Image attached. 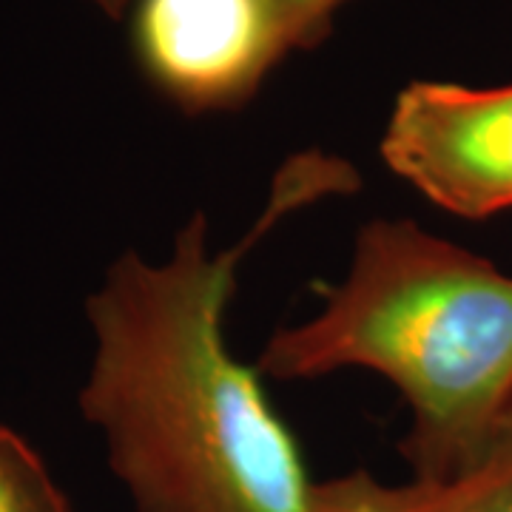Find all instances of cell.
I'll return each instance as SVG.
<instances>
[{
    "label": "cell",
    "instance_id": "5",
    "mask_svg": "<svg viewBox=\"0 0 512 512\" xmlns=\"http://www.w3.org/2000/svg\"><path fill=\"white\" fill-rule=\"evenodd\" d=\"M311 512H512V413L493 441L450 476L387 484L353 470L316 481Z\"/></svg>",
    "mask_w": 512,
    "mask_h": 512
},
{
    "label": "cell",
    "instance_id": "8",
    "mask_svg": "<svg viewBox=\"0 0 512 512\" xmlns=\"http://www.w3.org/2000/svg\"><path fill=\"white\" fill-rule=\"evenodd\" d=\"M86 3L97 6V9H100L103 15H109V18H120L134 0H86Z\"/></svg>",
    "mask_w": 512,
    "mask_h": 512
},
{
    "label": "cell",
    "instance_id": "6",
    "mask_svg": "<svg viewBox=\"0 0 512 512\" xmlns=\"http://www.w3.org/2000/svg\"><path fill=\"white\" fill-rule=\"evenodd\" d=\"M0 512H74L35 447L0 424Z\"/></svg>",
    "mask_w": 512,
    "mask_h": 512
},
{
    "label": "cell",
    "instance_id": "2",
    "mask_svg": "<svg viewBox=\"0 0 512 512\" xmlns=\"http://www.w3.org/2000/svg\"><path fill=\"white\" fill-rule=\"evenodd\" d=\"M350 367L402 393L413 476L456 473L512 413V276L419 222H367L322 311L276 330L256 370L291 382Z\"/></svg>",
    "mask_w": 512,
    "mask_h": 512
},
{
    "label": "cell",
    "instance_id": "4",
    "mask_svg": "<svg viewBox=\"0 0 512 512\" xmlns=\"http://www.w3.org/2000/svg\"><path fill=\"white\" fill-rule=\"evenodd\" d=\"M134 52L185 111L245 103L291 52L274 0H134Z\"/></svg>",
    "mask_w": 512,
    "mask_h": 512
},
{
    "label": "cell",
    "instance_id": "7",
    "mask_svg": "<svg viewBox=\"0 0 512 512\" xmlns=\"http://www.w3.org/2000/svg\"><path fill=\"white\" fill-rule=\"evenodd\" d=\"M291 49H313L333 26V15L348 0H274Z\"/></svg>",
    "mask_w": 512,
    "mask_h": 512
},
{
    "label": "cell",
    "instance_id": "1",
    "mask_svg": "<svg viewBox=\"0 0 512 512\" xmlns=\"http://www.w3.org/2000/svg\"><path fill=\"white\" fill-rule=\"evenodd\" d=\"M350 188L345 160L299 154L234 248H214L194 214L165 259L128 251L89 293L80 410L134 512H311L316 481L262 373L228 348L225 313L242 256L293 211Z\"/></svg>",
    "mask_w": 512,
    "mask_h": 512
},
{
    "label": "cell",
    "instance_id": "3",
    "mask_svg": "<svg viewBox=\"0 0 512 512\" xmlns=\"http://www.w3.org/2000/svg\"><path fill=\"white\" fill-rule=\"evenodd\" d=\"M382 157L447 214L484 220L512 211V83H410L384 126Z\"/></svg>",
    "mask_w": 512,
    "mask_h": 512
}]
</instances>
